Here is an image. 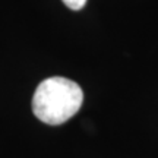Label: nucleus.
Masks as SVG:
<instances>
[{
	"label": "nucleus",
	"instance_id": "1",
	"mask_svg": "<svg viewBox=\"0 0 158 158\" xmlns=\"http://www.w3.org/2000/svg\"><path fill=\"white\" fill-rule=\"evenodd\" d=\"M84 102L82 88L62 76L44 79L32 97V111L43 123L57 126L68 122Z\"/></svg>",
	"mask_w": 158,
	"mask_h": 158
},
{
	"label": "nucleus",
	"instance_id": "2",
	"mask_svg": "<svg viewBox=\"0 0 158 158\" xmlns=\"http://www.w3.org/2000/svg\"><path fill=\"white\" fill-rule=\"evenodd\" d=\"M63 3L72 10H81L85 6L86 0H63Z\"/></svg>",
	"mask_w": 158,
	"mask_h": 158
}]
</instances>
